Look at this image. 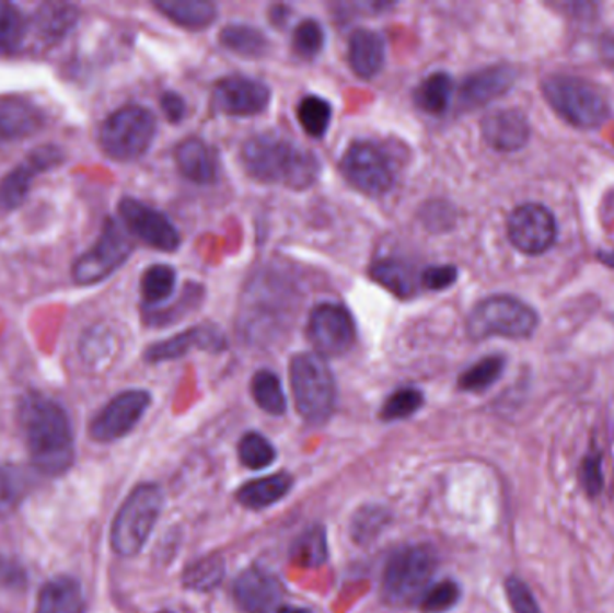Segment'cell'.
Here are the masks:
<instances>
[{
    "label": "cell",
    "mask_w": 614,
    "mask_h": 613,
    "mask_svg": "<svg viewBox=\"0 0 614 613\" xmlns=\"http://www.w3.org/2000/svg\"><path fill=\"white\" fill-rule=\"evenodd\" d=\"M19 421L31 461L38 472L58 477L74 463V438L66 410L44 394L22 400Z\"/></svg>",
    "instance_id": "6da1fadb"
},
{
    "label": "cell",
    "mask_w": 614,
    "mask_h": 613,
    "mask_svg": "<svg viewBox=\"0 0 614 613\" xmlns=\"http://www.w3.org/2000/svg\"><path fill=\"white\" fill-rule=\"evenodd\" d=\"M245 172L260 184H277L290 189H308L318 181V157L274 131L246 139L241 148Z\"/></svg>",
    "instance_id": "7a4b0ae2"
},
{
    "label": "cell",
    "mask_w": 614,
    "mask_h": 613,
    "mask_svg": "<svg viewBox=\"0 0 614 613\" xmlns=\"http://www.w3.org/2000/svg\"><path fill=\"white\" fill-rule=\"evenodd\" d=\"M541 91L548 105L566 123L580 130L599 128L611 117L607 97L593 83L579 76H548Z\"/></svg>",
    "instance_id": "3957f363"
},
{
    "label": "cell",
    "mask_w": 614,
    "mask_h": 613,
    "mask_svg": "<svg viewBox=\"0 0 614 613\" xmlns=\"http://www.w3.org/2000/svg\"><path fill=\"white\" fill-rule=\"evenodd\" d=\"M291 389L297 410L305 421L324 423L335 410L336 383L318 352H299L290 362Z\"/></svg>",
    "instance_id": "277c9868"
},
{
    "label": "cell",
    "mask_w": 614,
    "mask_h": 613,
    "mask_svg": "<svg viewBox=\"0 0 614 613\" xmlns=\"http://www.w3.org/2000/svg\"><path fill=\"white\" fill-rule=\"evenodd\" d=\"M540 326L534 308L512 296H493L478 302L467 317V335L473 340L490 337L530 338Z\"/></svg>",
    "instance_id": "5b68a950"
},
{
    "label": "cell",
    "mask_w": 614,
    "mask_h": 613,
    "mask_svg": "<svg viewBox=\"0 0 614 613\" xmlns=\"http://www.w3.org/2000/svg\"><path fill=\"white\" fill-rule=\"evenodd\" d=\"M162 509V491L155 484H140L115 517L112 547L123 558H131L144 547Z\"/></svg>",
    "instance_id": "8992f818"
},
{
    "label": "cell",
    "mask_w": 614,
    "mask_h": 613,
    "mask_svg": "<svg viewBox=\"0 0 614 613\" xmlns=\"http://www.w3.org/2000/svg\"><path fill=\"white\" fill-rule=\"evenodd\" d=\"M155 134L153 112L146 106L126 105L114 112L101 126V148L114 161H137L150 150Z\"/></svg>",
    "instance_id": "52a82bcc"
},
{
    "label": "cell",
    "mask_w": 614,
    "mask_h": 613,
    "mask_svg": "<svg viewBox=\"0 0 614 613\" xmlns=\"http://www.w3.org/2000/svg\"><path fill=\"white\" fill-rule=\"evenodd\" d=\"M435 551L428 545H409L390 556L383 576V598L392 606H408L422 598L435 572Z\"/></svg>",
    "instance_id": "ba28073f"
},
{
    "label": "cell",
    "mask_w": 614,
    "mask_h": 613,
    "mask_svg": "<svg viewBox=\"0 0 614 613\" xmlns=\"http://www.w3.org/2000/svg\"><path fill=\"white\" fill-rule=\"evenodd\" d=\"M340 170L350 186L369 197H381L394 186V166L385 151L372 142L350 144L341 157Z\"/></svg>",
    "instance_id": "9c48e42d"
},
{
    "label": "cell",
    "mask_w": 614,
    "mask_h": 613,
    "mask_svg": "<svg viewBox=\"0 0 614 613\" xmlns=\"http://www.w3.org/2000/svg\"><path fill=\"white\" fill-rule=\"evenodd\" d=\"M134 252L128 232L119 221L108 218L101 232L100 240L91 251L76 262L72 276L78 285H95L112 276Z\"/></svg>",
    "instance_id": "30bf717a"
},
{
    "label": "cell",
    "mask_w": 614,
    "mask_h": 613,
    "mask_svg": "<svg viewBox=\"0 0 614 613\" xmlns=\"http://www.w3.org/2000/svg\"><path fill=\"white\" fill-rule=\"evenodd\" d=\"M507 234L512 245L526 256H541L557 240V221L541 204H523L510 212Z\"/></svg>",
    "instance_id": "8fae6325"
},
{
    "label": "cell",
    "mask_w": 614,
    "mask_h": 613,
    "mask_svg": "<svg viewBox=\"0 0 614 613\" xmlns=\"http://www.w3.org/2000/svg\"><path fill=\"white\" fill-rule=\"evenodd\" d=\"M308 337L320 357H340L356 343L355 321L341 304L324 302L311 312Z\"/></svg>",
    "instance_id": "7c38bea8"
},
{
    "label": "cell",
    "mask_w": 614,
    "mask_h": 613,
    "mask_svg": "<svg viewBox=\"0 0 614 613\" xmlns=\"http://www.w3.org/2000/svg\"><path fill=\"white\" fill-rule=\"evenodd\" d=\"M119 215L131 234H136L146 245L160 252H175L181 246V234L170 218L165 217L164 212L146 206L144 201L123 198Z\"/></svg>",
    "instance_id": "4fadbf2b"
},
{
    "label": "cell",
    "mask_w": 614,
    "mask_h": 613,
    "mask_svg": "<svg viewBox=\"0 0 614 613\" xmlns=\"http://www.w3.org/2000/svg\"><path fill=\"white\" fill-rule=\"evenodd\" d=\"M212 100L216 108L227 116L251 117L268 108L271 92L263 81L230 74L216 83Z\"/></svg>",
    "instance_id": "5bb4252c"
},
{
    "label": "cell",
    "mask_w": 614,
    "mask_h": 613,
    "mask_svg": "<svg viewBox=\"0 0 614 613\" xmlns=\"http://www.w3.org/2000/svg\"><path fill=\"white\" fill-rule=\"evenodd\" d=\"M150 403V393L146 391H126L115 396L92 421V438L101 442L123 438L136 428Z\"/></svg>",
    "instance_id": "9a60e30c"
},
{
    "label": "cell",
    "mask_w": 614,
    "mask_h": 613,
    "mask_svg": "<svg viewBox=\"0 0 614 613\" xmlns=\"http://www.w3.org/2000/svg\"><path fill=\"white\" fill-rule=\"evenodd\" d=\"M225 347L227 338L221 333L220 327H216L215 324H198V326L189 327V329L178 333L175 337L148 347L144 358L146 362L150 363L170 362V360L185 357L193 349L220 352Z\"/></svg>",
    "instance_id": "2e32d148"
},
{
    "label": "cell",
    "mask_w": 614,
    "mask_h": 613,
    "mask_svg": "<svg viewBox=\"0 0 614 613\" xmlns=\"http://www.w3.org/2000/svg\"><path fill=\"white\" fill-rule=\"evenodd\" d=\"M60 161H63V153L56 147H44L33 151L24 164L0 181V207L5 211L21 207L30 195L33 178L38 173L56 166Z\"/></svg>",
    "instance_id": "e0dca14e"
},
{
    "label": "cell",
    "mask_w": 614,
    "mask_h": 613,
    "mask_svg": "<svg viewBox=\"0 0 614 613\" xmlns=\"http://www.w3.org/2000/svg\"><path fill=\"white\" fill-rule=\"evenodd\" d=\"M518 80V71L514 67L500 63V66L487 67L475 74L467 76L460 86V106L465 111H475L485 106L490 101L505 96Z\"/></svg>",
    "instance_id": "ac0fdd59"
},
{
    "label": "cell",
    "mask_w": 614,
    "mask_h": 613,
    "mask_svg": "<svg viewBox=\"0 0 614 613\" xmlns=\"http://www.w3.org/2000/svg\"><path fill=\"white\" fill-rule=\"evenodd\" d=\"M235 603L245 613H277L280 609V585L260 568H246L234 585Z\"/></svg>",
    "instance_id": "d6986e66"
},
{
    "label": "cell",
    "mask_w": 614,
    "mask_h": 613,
    "mask_svg": "<svg viewBox=\"0 0 614 613\" xmlns=\"http://www.w3.org/2000/svg\"><path fill=\"white\" fill-rule=\"evenodd\" d=\"M482 136L495 150L505 153L521 150L530 141L529 119L514 108L490 112L482 119Z\"/></svg>",
    "instance_id": "ffe728a7"
},
{
    "label": "cell",
    "mask_w": 614,
    "mask_h": 613,
    "mask_svg": "<svg viewBox=\"0 0 614 613\" xmlns=\"http://www.w3.org/2000/svg\"><path fill=\"white\" fill-rule=\"evenodd\" d=\"M176 166L187 181L209 186L218 176L215 151L198 137H187L176 147Z\"/></svg>",
    "instance_id": "44dd1931"
},
{
    "label": "cell",
    "mask_w": 614,
    "mask_h": 613,
    "mask_svg": "<svg viewBox=\"0 0 614 613\" xmlns=\"http://www.w3.org/2000/svg\"><path fill=\"white\" fill-rule=\"evenodd\" d=\"M349 66L361 80H372L385 66V42L375 31L356 30L349 38Z\"/></svg>",
    "instance_id": "7402d4cb"
},
{
    "label": "cell",
    "mask_w": 614,
    "mask_h": 613,
    "mask_svg": "<svg viewBox=\"0 0 614 613\" xmlns=\"http://www.w3.org/2000/svg\"><path fill=\"white\" fill-rule=\"evenodd\" d=\"M153 5L173 24L189 31L205 30L218 19V8L209 0H155Z\"/></svg>",
    "instance_id": "603a6c76"
},
{
    "label": "cell",
    "mask_w": 614,
    "mask_h": 613,
    "mask_svg": "<svg viewBox=\"0 0 614 613\" xmlns=\"http://www.w3.org/2000/svg\"><path fill=\"white\" fill-rule=\"evenodd\" d=\"M83 612H85V601H83L80 583L67 576L50 579L38 595L36 613Z\"/></svg>",
    "instance_id": "cb8c5ba5"
},
{
    "label": "cell",
    "mask_w": 614,
    "mask_h": 613,
    "mask_svg": "<svg viewBox=\"0 0 614 613\" xmlns=\"http://www.w3.org/2000/svg\"><path fill=\"white\" fill-rule=\"evenodd\" d=\"M369 274L378 285L399 299H412L419 290L420 277L415 276L412 265L399 259H378Z\"/></svg>",
    "instance_id": "d4e9b609"
},
{
    "label": "cell",
    "mask_w": 614,
    "mask_h": 613,
    "mask_svg": "<svg viewBox=\"0 0 614 613\" xmlns=\"http://www.w3.org/2000/svg\"><path fill=\"white\" fill-rule=\"evenodd\" d=\"M42 126L40 111L24 101L0 103V139H22L38 131Z\"/></svg>",
    "instance_id": "484cf974"
},
{
    "label": "cell",
    "mask_w": 614,
    "mask_h": 613,
    "mask_svg": "<svg viewBox=\"0 0 614 613\" xmlns=\"http://www.w3.org/2000/svg\"><path fill=\"white\" fill-rule=\"evenodd\" d=\"M293 486L290 475L286 473H277L270 477L257 478L252 483L245 484L238 491V500L245 508L263 509L268 508L271 504L279 502L280 498H285Z\"/></svg>",
    "instance_id": "4316f807"
},
{
    "label": "cell",
    "mask_w": 614,
    "mask_h": 613,
    "mask_svg": "<svg viewBox=\"0 0 614 613\" xmlns=\"http://www.w3.org/2000/svg\"><path fill=\"white\" fill-rule=\"evenodd\" d=\"M220 44L245 58H260L270 49L268 38L257 27L245 24L225 25L220 33Z\"/></svg>",
    "instance_id": "83f0119b"
},
{
    "label": "cell",
    "mask_w": 614,
    "mask_h": 613,
    "mask_svg": "<svg viewBox=\"0 0 614 613\" xmlns=\"http://www.w3.org/2000/svg\"><path fill=\"white\" fill-rule=\"evenodd\" d=\"M451 94H453V80L445 72H433L425 80L420 81V85L415 91V103L420 111L431 116H440L448 111L451 103Z\"/></svg>",
    "instance_id": "f1b7e54d"
},
{
    "label": "cell",
    "mask_w": 614,
    "mask_h": 613,
    "mask_svg": "<svg viewBox=\"0 0 614 613\" xmlns=\"http://www.w3.org/2000/svg\"><path fill=\"white\" fill-rule=\"evenodd\" d=\"M252 396L265 413L282 416L286 413V396L282 383L275 372L263 369L252 378Z\"/></svg>",
    "instance_id": "f546056e"
},
{
    "label": "cell",
    "mask_w": 614,
    "mask_h": 613,
    "mask_svg": "<svg viewBox=\"0 0 614 613\" xmlns=\"http://www.w3.org/2000/svg\"><path fill=\"white\" fill-rule=\"evenodd\" d=\"M505 358L500 355H490L471 366L467 371L462 372L459 378V388L467 393H484L493 388L505 371Z\"/></svg>",
    "instance_id": "4dcf8cb0"
},
{
    "label": "cell",
    "mask_w": 614,
    "mask_h": 613,
    "mask_svg": "<svg viewBox=\"0 0 614 613\" xmlns=\"http://www.w3.org/2000/svg\"><path fill=\"white\" fill-rule=\"evenodd\" d=\"M27 489L30 478L22 467L0 464V517L15 513Z\"/></svg>",
    "instance_id": "1f68e13d"
},
{
    "label": "cell",
    "mask_w": 614,
    "mask_h": 613,
    "mask_svg": "<svg viewBox=\"0 0 614 613\" xmlns=\"http://www.w3.org/2000/svg\"><path fill=\"white\" fill-rule=\"evenodd\" d=\"M291 559L299 567L315 568L327 559V536L322 525L308 529L300 534L291 547Z\"/></svg>",
    "instance_id": "d6a6232c"
},
{
    "label": "cell",
    "mask_w": 614,
    "mask_h": 613,
    "mask_svg": "<svg viewBox=\"0 0 614 613\" xmlns=\"http://www.w3.org/2000/svg\"><path fill=\"white\" fill-rule=\"evenodd\" d=\"M176 270L170 265H153L140 279V293L148 307H155L170 299L175 292Z\"/></svg>",
    "instance_id": "836d02e7"
},
{
    "label": "cell",
    "mask_w": 614,
    "mask_h": 613,
    "mask_svg": "<svg viewBox=\"0 0 614 613\" xmlns=\"http://www.w3.org/2000/svg\"><path fill=\"white\" fill-rule=\"evenodd\" d=\"M297 119L305 134L315 139L325 136L333 119V106L329 101L318 96H305L297 106Z\"/></svg>",
    "instance_id": "e575fe53"
},
{
    "label": "cell",
    "mask_w": 614,
    "mask_h": 613,
    "mask_svg": "<svg viewBox=\"0 0 614 613\" xmlns=\"http://www.w3.org/2000/svg\"><path fill=\"white\" fill-rule=\"evenodd\" d=\"M76 19H78V11L74 5L46 4L36 13L35 22L42 36H46L49 41H58L72 30Z\"/></svg>",
    "instance_id": "d590c367"
},
{
    "label": "cell",
    "mask_w": 614,
    "mask_h": 613,
    "mask_svg": "<svg viewBox=\"0 0 614 613\" xmlns=\"http://www.w3.org/2000/svg\"><path fill=\"white\" fill-rule=\"evenodd\" d=\"M225 564L218 554L207 556L190 565L184 574V585L196 592H210L223 581Z\"/></svg>",
    "instance_id": "8d00e7d4"
},
{
    "label": "cell",
    "mask_w": 614,
    "mask_h": 613,
    "mask_svg": "<svg viewBox=\"0 0 614 613\" xmlns=\"http://www.w3.org/2000/svg\"><path fill=\"white\" fill-rule=\"evenodd\" d=\"M115 347H117V335L112 332L111 327L97 324V326L91 327L83 337L81 355L86 362L101 366L114 357Z\"/></svg>",
    "instance_id": "74e56055"
},
{
    "label": "cell",
    "mask_w": 614,
    "mask_h": 613,
    "mask_svg": "<svg viewBox=\"0 0 614 613\" xmlns=\"http://www.w3.org/2000/svg\"><path fill=\"white\" fill-rule=\"evenodd\" d=\"M25 30L27 25L21 10L5 0H0V53H10L21 46Z\"/></svg>",
    "instance_id": "f35d334b"
},
{
    "label": "cell",
    "mask_w": 614,
    "mask_h": 613,
    "mask_svg": "<svg viewBox=\"0 0 614 613\" xmlns=\"http://www.w3.org/2000/svg\"><path fill=\"white\" fill-rule=\"evenodd\" d=\"M241 463L251 470H263L275 463L277 452L265 436L257 432L246 433L240 442Z\"/></svg>",
    "instance_id": "ab89813d"
},
{
    "label": "cell",
    "mask_w": 614,
    "mask_h": 613,
    "mask_svg": "<svg viewBox=\"0 0 614 613\" xmlns=\"http://www.w3.org/2000/svg\"><path fill=\"white\" fill-rule=\"evenodd\" d=\"M204 296V287L187 285L181 299L176 301L175 307L150 313L151 324H153V326H170L173 322L181 321V319H184L187 313L193 312V310L200 304Z\"/></svg>",
    "instance_id": "60d3db41"
},
{
    "label": "cell",
    "mask_w": 614,
    "mask_h": 613,
    "mask_svg": "<svg viewBox=\"0 0 614 613\" xmlns=\"http://www.w3.org/2000/svg\"><path fill=\"white\" fill-rule=\"evenodd\" d=\"M324 30L318 22L313 19L300 22L293 33V50L296 55L304 60H313L324 49Z\"/></svg>",
    "instance_id": "b9f144b4"
},
{
    "label": "cell",
    "mask_w": 614,
    "mask_h": 613,
    "mask_svg": "<svg viewBox=\"0 0 614 613\" xmlns=\"http://www.w3.org/2000/svg\"><path fill=\"white\" fill-rule=\"evenodd\" d=\"M422 403H425V396L417 389H399L386 400L383 410H381V417L386 421L405 419V417L417 413L422 407Z\"/></svg>",
    "instance_id": "7bdbcfd3"
},
{
    "label": "cell",
    "mask_w": 614,
    "mask_h": 613,
    "mask_svg": "<svg viewBox=\"0 0 614 613\" xmlns=\"http://www.w3.org/2000/svg\"><path fill=\"white\" fill-rule=\"evenodd\" d=\"M460 599V587L451 579H444L440 583L431 587L428 592L422 595L420 609L425 613H442L455 606Z\"/></svg>",
    "instance_id": "ee69618b"
},
{
    "label": "cell",
    "mask_w": 614,
    "mask_h": 613,
    "mask_svg": "<svg viewBox=\"0 0 614 613\" xmlns=\"http://www.w3.org/2000/svg\"><path fill=\"white\" fill-rule=\"evenodd\" d=\"M389 523V513L381 508H364L360 513L356 514L352 522V536L356 542H372L378 534L386 528Z\"/></svg>",
    "instance_id": "f6af8a7d"
},
{
    "label": "cell",
    "mask_w": 614,
    "mask_h": 613,
    "mask_svg": "<svg viewBox=\"0 0 614 613\" xmlns=\"http://www.w3.org/2000/svg\"><path fill=\"white\" fill-rule=\"evenodd\" d=\"M505 590L514 613H541L540 604L535 603L534 595L520 578L507 579Z\"/></svg>",
    "instance_id": "bcb514c9"
},
{
    "label": "cell",
    "mask_w": 614,
    "mask_h": 613,
    "mask_svg": "<svg viewBox=\"0 0 614 613\" xmlns=\"http://www.w3.org/2000/svg\"><path fill=\"white\" fill-rule=\"evenodd\" d=\"M456 279H459V268L453 265H433L420 271V285L433 292L453 287Z\"/></svg>",
    "instance_id": "7dc6e473"
},
{
    "label": "cell",
    "mask_w": 614,
    "mask_h": 613,
    "mask_svg": "<svg viewBox=\"0 0 614 613\" xmlns=\"http://www.w3.org/2000/svg\"><path fill=\"white\" fill-rule=\"evenodd\" d=\"M580 483L591 497H596L604 488V470H602V458L599 453L584 459V463L580 466Z\"/></svg>",
    "instance_id": "c3c4849f"
},
{
    "label": "cell",
    "mask_w": 614,
    "mask_h": 613,
    "mask_svg": "<svg viewBox=\"0 0 614 613\" xmlns=\"http://www.w3.org/2000/svg\"><path fill=\"white\" fill-rule=\"evenodd\" d=\"M160 106H162V112H164L167 122L170 123H181L184 122L185 114H187V105H185L184 97L176 92H164L162 97H160Z\"/></svg>",
    "instance_id": "681fc988"
},
{
    "label": "cell",
    "mask_w": 614,
    "mask_h": 613,
    "mask_svg": "<svg viewBox=\"0 0 614 613\" xmlns=\"http://www.w3.org/2000/svg\"><path fill=\"white\" fill-rule=\"evenodd\" d=\"M25 574L21 567H16L10 559L0 558V585H5V587H21L24 585Z\"/></svg>",
    "instance_id": "f907efd6"
},
{
    "label": "cell",
    "mask_w": 614,
    "mask_h": 613,
    "mask_svg": "<svg viewBox=\"0 0 614 613\" xmlns=\"http://www.w3.org/2000/svg\"><path fill=\"white\" fill-rule=\"evenodd\" d=\"M600 58L614 71V35L604 36L599 44Z\"/></svg>",
    "instance_id": "816d5d0a"
},
{
    "label": "cell",
    "mask_w": 614,
    "mask_h": 613,
    "mask_svg": "<svg viewBox=\"0 0 614 613\" xmlns=\"http://www.w3.org/2000/svg\"><path fill=\"white\" fill-rule=\"evenodd\" d=\"M270 16L275 25H285L286 19L290 16V10L286 5H275Z\"/></svg>",
    "instance_id": "f5cc1de1"
},
{
    "label": "cell",
    "mask_w": 614,
    "mask_h": 613,
    "mask_svg": "<svg viewBox=\"0 0 614 613\" xmlns=\"http://www.w3.org/2000/svg\"><path fill=\"white\" fill-rule=\"evenodd\" d=\"M596 257H599L600 263H604V265H607V267H613L614 268V251L599 252V254H596Z\"/></svg>",
    "instance_id": "db71d44e"
},
{
    "label": "cell",
    "mask_w": 614,
    "mask_h": 613,
    "mask_svg": "<svg viewBox=\"0 0 614 613\" xmlns=\"http://www.w3.org/2000/svg\"><path fill=\"white\" fill-rule=\"evenodd\" d=\"M277 613H311L310 610L297 609V606H280Z\"/></svg>",
    "instance_id": "11a10c76"
},
{
    "label": "cell",
    "mask_w": 614,
    "mask_h": 613,
    "mask_svg": "<svg viewBox=\"0 0 614 613\" xmlns=\"http://www.w3.org/2000/svg\"><path fill=\"white\" fill-rule=\"evenodd\" d=\"M162 613H167V612H162Z\"/></svg>",
    "instance_id": "9f6ffc18"
}]
</instances>
